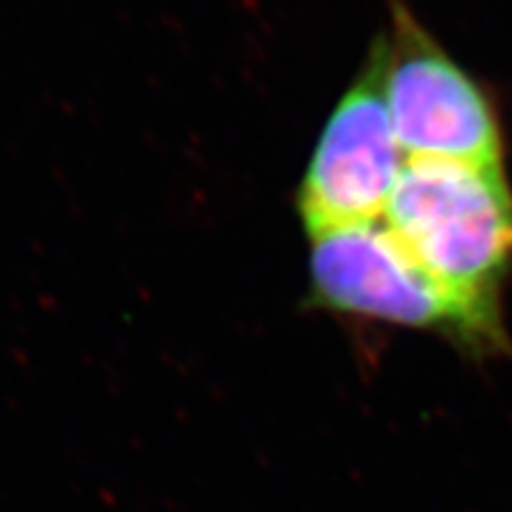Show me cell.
I'll return each instance as SVG.
<instances>
[{
	"instance_id": "6da1fadb",
	"label": "cell",
	"mask_w": 512,
	"mask_h": 512,
	"mask_svg": "<svg viewBox=\"0 0 512 512\" xmlns=\"http://www.w3.org/2000/svg\"><path fill=\"white\" fill-rule=\"evenodd\" d=\"M306 302L337 316L430 332L475 358L510 354L503 304L451 290L380 221L311 238Z\"/></svg>"
},
{
	"instance_id": "7a4b0ae2",
	"label": "cell",
	"mask_w": 512,
	"mask_h": 512,
	"mask_svg": "<svg viewBox=\"0 0 512 512\" xmlns=\"http://www.w3.org/2000/svg\"><path fill=\"white\" fill-rule=\"evenodd\" d=\"M382 223L451 290L503 304L512 271V185L503 166L406 162Z\"/></svg>"
},
{
	"instance_id": "3957f363",
	"label": "cell",
	"mask_w": 512,
	"mask_h": 512,
	"mask_svg": "<svg viewBox=\"0 0 512 512\" xmlns=\"http://www.w3.org/2000/svg\"><path fill=\"white\" fill-rule=\"evenodd\" d=\"M384 95L408 162L503 166V126L491 93L403 0L380 31Z\"/></svg>"
},
{
	"instance_id": "277c9868",
	"label": "cell",
	"mask_w": 512,
	"mask_h": 512,
	"mask_svg": "<svg viewBox=\"0 0 512 512\" xmlns=\"http://www.w3.org/2000/svg\"><path fill=\"white\" fill-rule=\"evenodd\" d=\"M384 95V46L377 36L366 60L332 107L313 145L297 211L311 238L384 219L403 166Z\"/></svg>"
}]
</instances>
